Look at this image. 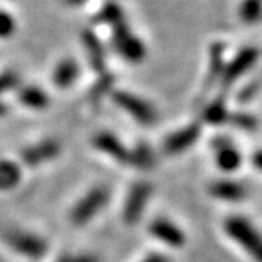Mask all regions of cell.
Segmentation results:
<instances>
[{
	"label": "cell",
	"mask_w": 262,
	"mask_h": 262,
	"mask_svg": "<svg viewBox=\"0 0 262 262\" xmlns=\"http://www.w3.org/2000/svg\"><path fill=\"white\" fill-rule=\"evenodd\" d=\"M224 229L256 262H262V235L247 218L231 216L224 223Z\"/></svg>",
	"instance_id": "6da1fadb"
},
{
	"label": "cell",
	"mask_w": 262,
	"mask_h": 262,
	"mask_svg": "<svg viewBox=\"0 0 262 262\" xmlns=\"http://www.w3.org/2000/svg\"><path fill=\"white\" fill-rule=\"evenodd\" d=\"M109 199V191L104 186H97V188L90 190L71 210V221L76 226H82V224L89 223L93 216H95L103 205Z\"/></svg>",
	"instance_id": "7a4b0ae2"
},
{
	"label": "cell",
	"mask_w": 262,
	"mask_h": 262,
	"mask_svg": "<svg viewBox=\"0 0 262 262\" xmlns=\"http://www.w3.org/2000/svg\"><path fill=\"white\" fill-rule=\"evenodd\" d=\"M152 191L154 188L148 182H138L131 186L123 207L125 224H136L141 220L148 201H150Z\"/></svg>",
	"instance_id": "3957f363"
},
{
	"label": "cell",
	"mask_w": 262,
	"mask_h": 262,
	"mask_svg": "<svg viewBox=\"0 0 262 262\" xmlns=\"http://www.w3.org/2000/svg\"><path fill=\"white\" fill-rule=\"evenodd\" d=\"M5 240L8 245L17 251L19 254L30 257V259H40L48 251V243L45 238L23 231H8L5 234Z\"/></svg>",
	"instance_id": "277c9868"
},
{
	"label": "cell",
	"mask_w": 262,
	"mask_h": 262,
	"mask_svg": "<svg viewBox=\"0 0 262 262\" xmlns=\"http://www.w3.org/2000/svg\"><path fill=\"white\" fill-rule=\"evenodd\" d=\"M112 43L116 49L129 62H141L145 55V48L142 41H139L136 36L131 33L126 23H120L112 27Z\"/></svg>",
	"instance_id": "5b68a950"
},
{
	"label": "cell",
	"mask_w": 262,
	"mask_h": 262,
	"mask_svg": "<svg viewBox=\"0 0 262 262\" xmlns=\"http://www.w3.org/2000/svg\"><path fill=\"white\" fill-rule=\"evenodd\" d=\"M114 101L142 125H152L157 122V111L144 100L131 95L128 92H116Z\"/></svg>",
	"instance_id": "8992f818"
},
{
	"label": "cell",
	"mask_w": 262,
	"mask_h": 262,
	"mask_svg": "<svg viewBox=\"0 0 262 262\" xmlns=\"http://www.w3.org/2000/svg\"><path fill=\"white\" fill-rule=\"evenodd\" d=\"M257 60V51L253 48H245L240 51L235 57L224 67L221 74V85L223 89H229L242 74H245Z\"/></svg>",
	"instance_id": "52a82bcc"
},
{
	"label": "cell",
	"mask_w": 262,
	"mask_h": 262,
	"mask_svg": "<svg viewBox=\"0 0 262 262\" xmlns=\"http://www.w3.org/2000/svg\"><path fill=\"white\" fill-rule=\"evenodd\" d=\"M201 135V125L199 123H191L188 126H185L171 136H167L163 144V150L167 155H179L188 148L199 139Z\"/></svg>",
	"instance_id": "ba28073f"
},
{
	"label": "cell",
	"mask_w": 262,
	"mask_h": 262,
	"mask_svg": "<svg viewBox=\"0 0 262 262\" xmlns=\"http://www.w3.org/2000/svg\"><path fill=\"white\" fill-rule=\"evenodd\" d=\"M93 144H95L98 150L112 157L116 161L123 164H131V152L112 133L101 131V133H98L93 138Z\"/></svg>",
	"instance_id": "9c48e42d"
},
{
	"label": "cell",
	"mask_w": 262,
	"mask_h": 262,
	"mask_svg": "<svg viewBox=\"0 0 262 262\" xmlns=\"http://www.w3.org/2000/svg\"><path fill=\"white\" fill-rule=\"evenodd\" d=\"M148 231H150V234L154 237H157L158 240L167 243V245H171L174 248H182L186 242L183 231L180 228H177L174 223H171L169 220H164V218L154 220Z\"/></svg>",
	"instance_id": "30bf717a"
},
{
	"label": "cell",
	"mask_w": 262,
	"mask_h": 262,
	"mask_svg": "<svg viewBox=\"0 0 262 262\" xmlns=\"http://www.w3.org/2000/svg\"><path fill=\"white\" fill-rule=\"evenodd\" d=\"M212 144L215 148V158H216V164L220 169L226 171V172L235 171L242 163V157L237 148L226 138L213 139Z\"/></svg>",
	"instance_id": "8fae6325"
},
{
	"label": "cell",
	"mask_w": 262,
	"mask_h": 262,
	"mask_svg": "<svg viewBox=\"0 0 262 262\" xmlns=\"http://www.w3.org/2000/svg\"><path fill=\"white\" fill-rule=\"evenodd\" d=\"M60 154V144L57 141H43L33 147H29L23 152V161L29 166H38L46 161L54 160Z\"/></svg>",
	"instance_id": "7c38bea8"
},
{
	"label": "cell",
	"mask_w": 262,
	"mask_h": 262,
	"mask_svg": "<svg viewBox=\"0 0 262 262\" xmlns=\"http://www.w3.org/2000/svg\"><path fill=\"white\" fill-rule=\"evenodd\" d=\"M209 191L213 198L226 201V202H237L247 198V186L237 180H218L209 186Z\"/></svg>",
	"instance_id": "4fadbf2b"
},
{
	"label": "cell",
	"mask_w": 262,
	"mask_h": 262,
	"mask_svg": "<svg viewBox=\"0 0 262 262\" xmlns=\"http://www.w3.org/2000/svg\"><path fill=\"white\" fill-rule=\"evenodd\" d=\"M82 40H84V45H85V49H87L92 67L95 68L98 73H103L104 68H106V57H104V49H103L100 40L89 30L84 32Z\"/></svg>",
	"instance_id": "5bb4252c"
},
{
	"label": "cell",
	"mask_w": 262,
	"mask_h": 262,
	"mask_svg": "<svg viewBox=\"0 0 262 262\" xmlns=\"http://www.w3.org/2000/svg\"><path fill=\"white\" fill-rule=\"evenodd\" d=\"M223 57H224L223 43H213L210 48V70L207 74V79H205V82H204V90L212 89L223 74V70H224Z\"/></svg>",
	"instance_id": "9a60e30c"
},
{
	"label": "cell",
	"mask_w": 262,
	"mask_h": 262,
	"mask_svg": "<svg viewBox=\"0 0 262 262\" xmlns=\"http://www.w3.org/2000/svg\"><path fill=\"white\" fill-rule=\"evenodd\" d=\"M78 73H79V68L76 62L70 59L62 60L54 71V82L60 89H67L78 78Z\"/></svg>",
	"instance_id": "2e32d148"
},
{
	"label": "cell",
	"mask_w": 262,
	"mask_h": 262,
	"mask_svg": "<svg viewBox=\"0 0 262 262\" xmlns=\"http://www.w3.org/2000/svg\"><path fill=\"white\" fill-rule=\"evenodd\" d=\"M202 119L210 125H223L224 122H228L229 112L226 109L224 98H216L215 101L205 106V109L202 112Z\"/></svg>",
	"instance_id": "e0dca14e"
},
{
	"label": "cell",
	"mask_w": 262,
	"mask_h": 262,
	"mask_svg": "<svg viewBox=\"0 0 262 262\" xmlns=\"http://www.w3.org/2000/svg\"><path fill=\"white\" fill-rule=\"evenodd\" d=\"M21 182V169L13 161H0V190H11Z\"/></svg>",
	"instance_id": "ac0fdd59"
},
{
	"label": "cell",
	"mask_w": 262,
	"mask_h": 262,
	"mask_svg": "<svg viewBox=\"0 0 262 262\" xmlns=\"http://www.w3.org/2000/svg\"><path fill=\"white\" fill-rule=\"evenodd\" d=\"M19 100L33 109H43L48 106L49 98L46 95V92H43L41 89H36V87H26L19 92Z\"/></svg>",
	"instance_id": "d6986e66"
},
{
	"label": "cell",
	"mask_w": 262,
	"mask_h": 262,
	"mask_svg": "<svg viewBox=\"0 0 262 262\" xmlns=\"http://www.w3.org/2000/svg\"><path fill=\"white\" fill-rule=\"evenodd\" d=\"M238 16L242 23L245 24H256L262 19V0H243Z\"/></svg>",
	"instance_id": "ffe728a7"
},
{
	"label": "cell",
	"mask_w": 262,
	"mask_h": 262,
	"mask_svg": "<svg viewBox=\"0 0 262 262\" xmlns=\"http://www.w3.org/2000/svg\"><path fill=\"white\" fill-rule=\"evenodd\" d=\"M131 164H135L142 169H150L155 164V158L152 150L145 144H139L133 152H131Z\"/></svg>",
	"instance_id": "44dd1931"
},
{
	"label": "cell",
	"mask_w": 262,
	"mask_h": 262,
	"mask_svg": "<svg viewBox=\"0 0 262 262\" xmlns=\"http://www.w3.org/2000/svg\"><path fill=\"white\" fill-rule=\"evenodd\" d=\"M97 21L98 23H103V24H109V26L114 27V26L123 23L125 17H123V11H122V8L119 5H116V4H107L98 13Z\"/></svg>",
	"instance_id": "7402d4cb"
},
{
	"label": "cell",
	"mask_w": 262,
	"mask_h": 262,
	"mask_svg": "<svg viewBox=\"0 0 262 262\" xmlns=\"http://www.w3.org/2000/svg\"><path fill=\"white\" fill-rule=\"evenodd\" d=\"M112 84H114V78H112V74L104 73L103 76L100 78V81H98L95 85H93V89H92V92H90V98H92L93 101L101 100V98L106 95V93L111 90Z\"/></svg>",
	"instance_id": "603a6c76"
},
{
	"label": "cell",
	"mask_w": 262,
	"mask_h": 262,
	"mask_svg": "<svg viewBox=\"0 0 262 262\" xmlns=\"http://www.w3.org/2000/svg\"><path fill=\"white\" fill-rule=\"evenodd\" d=\"M228 122L232 123L237 128L248 129V131H253L257 126V120L253 116L245 114V112H232V114H229Z\"/></svg>",
	"instance_id": "cb8c5ba5"
},
{
	"label": "cell",
	"mask_w": 262,
	"mask_h": 262,
	"mask_svg": "<svg viewBox=\"0 0 262 262\" xmlns=\"http://www.w3.org/2000/svg\"><path fill=\"white\" fill-rule=\"evenodd\" d=\"M16 29V23L7 11H0V38H7L13 35Z\"/></svg>",
	"instance_id": "d4e9b609"
},
{
	"label": "cell",
	"mask_w": 262,
	"mask_h": 262,
	"mask_svg": "<svg viewBox=\"0 0 262 262\" xmlns=\"http://www.w3.org/2000/svg\"><path fill=\"white\" fill-rule=\"evenodd\" d=\"M17 82H19V78H17L16 74L11 73V71L0 74V93L14 89L17 85Z\"/></svg>",
	"instance_id": "484cf974"
},
{
	"label": "cell",
	"mask_w": 262,
	"mask_h": 262,
	"mask_svg": "<svg viewBox=\"0 0 262 262\" xmlns=\"http://www.w3.org/2000/svg\"><path fill=\"white\" fill-rule=\"evenodd\" d=\"M257 89H259V82H251V84L245 85V87H243V89L238 92L237 100H238L240 103H242V101H248V100H251V98L256 95Z\"/></svg>",
	"instance_id": "4316f807"
},
{
	"label": "cell",
	"mask_w": 262,
	"mask_h": 262,
	"mask_svg": "<svg viewBox=\"0 0 262 262\" xmlns=\"http://www.w3.org/2000/svg\"><path fill=\"white\" fill-rule=\"evenodd\" d=\"M142 262H171L169 257H166L164 254H150L148 257H145Z\"/></svg>",
	"instance_id": "83f0119b"
},
{
	"label": "cell",
	"mask_w": 262,
	"mask_h": 262,
	"mask_svg": "<svg viewBox=\"0 0 262 262\" xmlns=\"http://www.w3.org/2000/svg\"><path fill=\"white\" fill-rule=\"evenodd\" d=\"M71 262H98V257L90 256V254H82L78 257H71Z\"/></svg>",
	"instance_id": "f1b7e54d"
},
{
	"label": "cell",
	"mask_w": 262,
	"mask_h": 262,
	"mask_svg": "<svg viewBox=\"0 0 262 262\" xmlns=\"http://www.w3.org/2000/svg\"><path fill=\"white\" fill-rule=\"evenodd\" d=\"M253 164L262 172V150H259L253 155Z\"/></svg>",
	"instance_id": "f546056e"
},
{
	"label": "cell",
	"mask_w": 262,
	"mask_h": 262,
	"mask_svg": "<svg viewBox=\"0 0 262 262\" xmlns=\"http://www.w3.org/2000/svg\"><path fill=\"white\" fill-rule=\"evenodd\" d=\"M4 114H7V106L4 103H0V116H4Z\"/></svg>",
	"instance_id": "4dcf8cb0"
},
{
	"label": "cell",
	"mask_w": 262,
	"mask_h": 262,
	"mask_svg": "<svg viewBox=\"0 0 262 262\" xmlns=\"http://www.w3.org/2000/svg\"><path fill=\"white\" fill-rule=\"evenodd\" d=\"M67 2H68L70 5H78V4H82L84 0H67Z\"/></svg>",
	"instance_id": "1f68e13d"
},
{
	"label": "cell",
	"mask_w": 262,
	"mask_h": 262,
	"mask_svg": "<svg viewBox=\"0 0 262 262\" xmlns=\"http://www.w3.org/2000/svg\"><path fill=\"white\" fill-rule=\"evenodd\" d=\"M57 262H71V257L70 256H62Z\"/></svg>",
	"instance_id": "d6a6232c"
}]
</instances>
